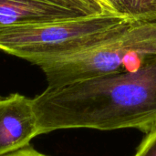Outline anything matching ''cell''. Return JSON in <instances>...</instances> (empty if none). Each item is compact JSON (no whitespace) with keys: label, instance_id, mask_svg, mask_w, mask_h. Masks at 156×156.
I'll return each mask as SVG.
<instances>
[{"label":"cell","instance_id":"cell-2","mask_svg":"<svg viewBox=\"0 0 156 156\" xmlns=\"http://www.w3.org/2000/svg\"><path fill=\"white\" fill-rule=\"evenodd\" d=\"M156 57V21L134 22L70 52L27 58L41 69L48 87L136 69Z\"/></svg>","mask_w":156,"mask_h":156},{"label":"cell","instance_id":"cell-5","mask_svg":"<svg viewBox=\"0 0 156 156\" xmlns=\"http://www.w3.org/2000/svg\"><path fill=\"white\" fill-rule=\"evenodd\" d=\"M80 16H89L43 0H0V27Z\"/></svg>","mask_w":156,"mask_h":156},{"label":"cell","instance_id":"cell-6","mask_svg":"<svg viewBox=\"0 0 156 156\" xmlns=\"http://www.w3.org/2000/svg\"><path fill=\"white\" fill-rule=\"evenodd\" d=\"M113 10L134 22L156 21V0H106Z\"/></svg>","mask_w":156,"mask_h":156},{"label":"cell","instance_id":"cell-8","mask_svg":"<svg viewBox=\"0 0 156 156\" xmlns=\"http://www.w3.org/2000/svg\"><path fill=\"white\" fill-rule=\"evenodd\" d=\"M133 156H156V127L145 133Z\"/></svg>","mask_w":156,"mask_h":156},{"label":"cell","instance_id":"cell-4","mask_svg":"<svg viewBox=\"0 0 156 156\" xmlns=\"http://www.w3.org/2000/svg\"><path fill=\"white\" fill-rule=\"evenodd\" d=\"M39 135L32 99L19 93L0 98V156L27 146Z\"/></svg>","mask_w":156,"mask_h":156},{"label":"cell","instance_id":"cell-9","mask_svg":"<svg viewBox=\"0 0 156 156\" xmlns=\"http://www.w3.org/2000/svg\"><path fill=\"white\" fill-rule=\"evenodd\" d=\"M3 156H48L45 154H42L37 150H35L33 147L31 146H27L21 150H18L16 152H14V153H11V154H5V155Z\"/></svg>","mask_w":156,"mask_h":156},{"label":"cell","instance_id":"cell-7","mask_svg":"<svg viewBox=\"0 0 156 156\" xmlns=\"http://www.w3.org/2000/svg\"><path fill=\"white\" fill-rule=\"evenodd\" d=\"M59 6L78 10L88 16L104 13H116L112 7L102 0H43Z\"/></svg>","mask_w":156,"mask_h":156},{"label":"cell","instance_id":"cell-10","mask_svg":"<svg viewBox=\"0 0 156 156\" xmlns=\"http://www.w3.org/2000/svg\"><path fill=\"white\" fill-rule=\"evenodd\" d=\"M102 1H104V2H105V3H107V4H108V5H110V4H109V3H108V2H107V1H106V0H102Z\"/></svg>","mask_w":156,"mask_h":156},{"label":"cell","instance_id":"cell-3","mask_svg":"<svg viewBox=\"0 0 156 156\" xmlns=\"http://www.w3.org/2000/svg\"><path fill=\"white\" fill-rule=\"evenodd\" d=\"M132 20L117 13L0 27V50L27 60L93 44Z\"/></svg>","mask_w":156,"mask_h":156},{"label":"cell","instance_id":"cell-1","mask_svg":"<svg viewBox=\"0 0 156 156\" xmlns=\"http://www.w3.org/2000/svg\"><path fill=\"white\" fill-rule=\"evenodd\" d=\"M38 132L156 127V57L129 71L48 87L32 99Z\"/></svg>","mask_w":156,"mask_h":156}]
</instances>
